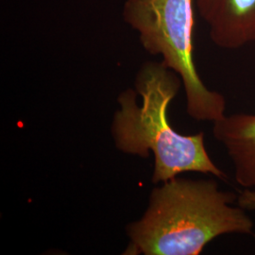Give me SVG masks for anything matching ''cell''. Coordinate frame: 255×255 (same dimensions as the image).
<instances>
[{"label":"cell","instance_id":"1","mask_svg":"<svg viewBox=\"0 0 255 255\" xmlns=\"http://www.w3.org/2000/svg\"><path fill=\"white\" fill-rule=\"evenodd\" d=\"M237 197L214 180L173 178L151 193L145 216L128 228V254L198 255L215 238L253 235L247 210L234 206Z\"/></svg>","mask_w":255,"mask_h":255},{"label":"cell","instance_id":"2","mask_svg":"<svg viewBox=\"0 0 255 255\" xmlns=\"http://www.w3.org/2000/svg\"><path fill=\"white\" fill-rule=\"evenodd\" d=\"M181 78L162 63H146L139 71L136 93L123 92L119 98L113 135L124 153L147 157L154 155L152 182H165L184 172L211 174L220 180L227 175L214 164L205 148L204 133L183 135L171 127L167 119L170 102L181 87Z\"/></svg>","mask_w":255,"mask_h":255},{"label":"cell","instance_id":"3","mask_svg":"<svg viewBox=\"0 0 255 255\" xmlns=\"http://www.w3.org/2000/svg\"><path fill=\"white\" fill-rule=\"evenodd\" d=\"M123 15L139 31L146 51L162 55L163 63L179 75L192 119L213 123L222 119L225 98L205 86L194 61L193 0H128Z\"/></svg>","mask_w":255,"mask_h":255},{"label":"cell","instance_id":"4","mask_svg":"<svg viewBox=\"0 0 255 255\" xmlns=\"http://www.w3.org/2000/svg\"><path fill=\"white\" fill-rule=\"evenodd\" d=\"M210 36L224 49H238L255 42V0H197Z\"/></svg>","mask_w":255,"mask_h":255},{"label":"cell","instance_id":"5","mask_svg":"<svg viewBox=\"0 0 255 255\" xmlns=\"http://www.w3.org/2000/svg\"><path fill=\"white\" fill-rule=\"evenodd\" d=\"M213 134L226 148L237 183L255 189V115H225L214 122Z\"/></svg>","mask_w":255,"mask_h":255},{"label":"cell","instance_id":"6","mask_svg":"<svg viewBox=\"0 0 255 255\" xmlns=\"http://www.w3.org/2000/svg\"><path fill=\"white\" fill-rule=\"evenodd\" d=\"M237 204L247 211H255V189H248L237 196Z\"/></svg>","mask_w":255,"mask_h":255},{"label":"cell","instance_id":"7","mask_svg":"<svg viewBox=\"0 0 255 255\" xmlns=\"http://www.w3.org/2000/svg\"></svg>","mask_w":255,"mask_h":255}]
</instances>
